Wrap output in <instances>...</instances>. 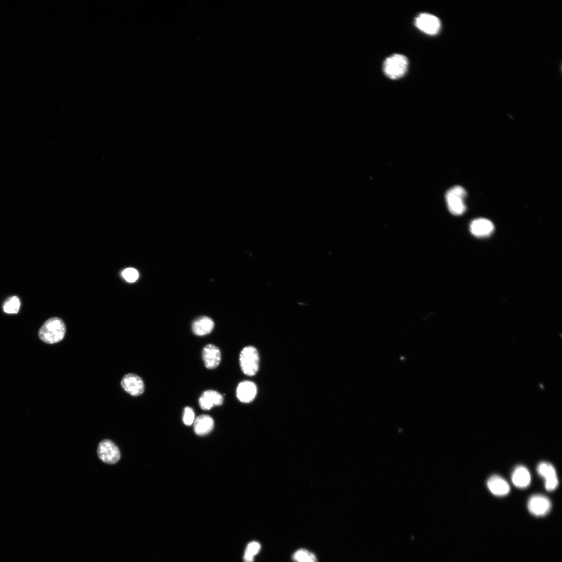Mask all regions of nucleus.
Masks as SVG:
<instances>
[{
    "label": "nucleus",
    "instance_id": "obj_23",
    "mask_svg": "<svg viewBox=\"0 0 562 562\" xmlns=\"http://www.w3.org/2000/svg\"><path fill=\"white\" fill-rule=\"evenodd\" d=\"M244 559L245 562H253V561H254V556L245 553Z\"/></svg>",
    "mask_w": 562,
    "mask_h": 562
},
{
    "label": "nucleus",
    "instance_id": "obj_17",
    "mask_svg": "<svg viewBox=\"0 0 562 562\" xmlns=\"http://www.w3.org/2000/svg\"><path fill=\"white\" fill-rule=\"evenodd\" d=\"M214 427V421L210 416L202 415L197 417L194 423L195 433L198 435L203 436L209 433Z\"/></svg>",
    "mask_w": 562,
    "mask_h": 562
},
{
    "label": "nucleus",
    "instance_id": "obj_8",
    "mask_svg": "<svg viewBox=\"0 0 562 562\" xmlns=\"http://www.w3.org/2000/svg\"><path fill=\"white\" fill-rule=\"evenodd\" d=\"M552 504L549 498L542 495L531 496L528 502L529 512L536 516H543L549 513Z\"/></svg>",
    "mask_w": 562,
    "mask_h": 562
},
{
    "label": "nucleus",
    "instance_id": "obj_6",
    "mask_svg": "<svg viewBox=\"0 0 562 562\" xmlns=\"http://www.w3.org/2000/svg\"><path fill=\"white\" fill-rule=\"evenodd\" d=\"M415 25L422 32L432 36L437 34L441 27L438 18L426 13L419 14L415 19Z\"/></svg>",
    "mask_w": 562,
    "mask_h": 562
},
{
    "label": "nucleus",
    "instance_id": "obj_9",
    "mask_svg": "<svg viewBox=\"0 0 562 562\" xmlns=\"http://www.w3.org/2000/svg\"><path fill=\"white\" fill-rule=\"evenodd\" d=\"M121 386L126 392L133 396L142 395L145 390L142 378L135 374L125 375L122 379Z\"/></svg>",
    "mask_w": 562,
    "mask_h": 562
},
{
    "label": "nucleus",
    "instance_id": "obj_22",
    "mask_svg": "<svg viewBox=\"0 0 562 562\" xmlns=\"http://www.w3.org/2000/svg\"><path fill=\"white\" fill-rule=\"evenodd\" d=\"M260 549V544L258 542H253L248 545L245 553L254 556L259 552Z\"/></svg>",
    "mask_w": 562,
    "mask_h": 562
},
{
    "label": "nucleus",
    "instance_id": "obj_12",
    "mask_svg": "<svg viewBox=\"0 0 562 562\" xmlns=\"http://www.w3.org/2000/svg\"><path fill=\"white\" fill-rule=\"evenodd\" d=\"M487 485L492 494L499 497L508 495L511 490L509 483L497 475L491 476L487 481Z\"/></svg>",
    "mask_w": 562,
    "mask_h": 562
},
{
    "label": "nucleus",
    "instance_id": "obj_13",
    "mask_svg": "<svg viewBox=\"0 0 562 562\" xmlns=\"http://www.w3.org/2000/svg\"><path fill=\"white\" fill-rule=\"evenodd\" d=\"M257 393L256 384L250 381H244L238 385L236 390V396L239 400L248 403L254 400Z\"/></svg>",
    "mask_w": 562,
    "mask_h": 562
},
{
    "label": "nucleus",
    "instance_id": "obj_3",
    "mask_svg": "<svg viewBox=\"0 0 562 562\" xmlns=\"http://www.w3.org/2000/svg\"><path fill=\"white\" fill-rule=\"evenodd\" d=\"M467 191L461 186H455L450 189L446 194V200L450 213L455 216H460L465 213L467 207L465 200Z\"/></svg>",
    "mask_w": 562,
    "mask_h": 562
},
{
    "label": "nucleus",
    "instance_id": "obj_24",
    "mask_svg": "<svg viewBox=\"0 0 562 562\" xmlns=\"http://www.w3.org/2000/svg\"><path fill=\"white\" fill-rule=\"evenodd\" d=\"M305 562H317V559L314 554L311 553L310 556Z\"/></svg>",
    "mask_w": 562,
    "mask_h": 562
},
{
    "label": "nucleus",
    "instance_id": "obj_11",
    "mask_svg": "<svg viewBox=\"0 0 562 562\" xmlns=\"http://www.w3.org/2000/svg\"><path fill=\"white\" fill-rule=\"evenodd\" d=\"M495 226L493 222L485 218H478L470 224L471 233L477 237H486L493 233Z\"/></svg>",
    "mask_w": 562,
    "mask_h": 562
},
{
    "label": "nucleus",
    "instance_id": "obj_4",
    "mask_svg": "<svg viewBox=\"0 0 562 562\" xmlns=\"http://www.w3.org/2000/svg\"><path fill=\"white\" fill-rule=\"evenodd\" d=\"M240 363L245 375L250 376L256 375L259 368V355L257 349L253 346L245 347L240 354Z\"/></svg>",
    "mask_w": 562,
    "mask_h": 562
},
{
    "label": "nucleus",
    "instance_id": "obj_15",
    "mask_svg": "<svg viewBox=\"0 0 562 562\" xmlns=\"http://www.w3.org/2000/svg\"><path fill=\"white\" fill-rule=\"evenodd\" d=\"M512 481L517 488L524 489L528 487L531 483V475L528 469L523 466L516 467L512 473Z\"/></svg>",
    "mask_w": 562,
    "mask_h": 562
},
{
    "label": "nucleus",
    "instance_id": "obj_18",
    "mask_svg": "<svg viewBox=\"0 0 562 562\" xmlns=\"http://www.w3.org/2000/svg\"><path fill=\"white\" fill-rule=\"evenodd\" d=\"M21 306V302L18 297L14 296L9 298L3 306L4 311L7 314H17Z\"/></svg>",
    "mask_w": 562,
    "mask_h": 562
},
{
    "label": "nucleus",
    "instance_id": "obj_21",
    "mask_svg": "<svg viewBox=\"0 0 562 562\" xmlns=\"http://www.w3.org/2000/svg\"><path fill=\"white\" fill-rule=\"evenodd\" d=\"M310 554L306 550H300L294 554L293 559L296 562H304L308 558Z\"/></svg>",
    "mask_w": 562,
    "mask_h": 562
},
{
    "label": "nucleus",
    "instance_id": "obj_5",
    "mask_svg": "<svg viewBox=\"0 0 562 562\" xmlns=\"http://www.w3.org/2000/svg\"><path fill=\"white\" fill-rule=\"evenodd\" d=\"M97 454L102 461L108 465H114L120 458L118 447L109 440H105L100 443L97 448Z\"/></svg>",
    "mask_w": 562,
    "mask_h": 562
},
{
    "label": "nucleus",
    "instance_id": "obj_2",
    "mask_svg": "<svg viewBox=\"0 0 562 562\" xmlns=\"http://www.w3.org/2000/svg\"><path fill=\"white\" fill-rule=\"evenodd\" d=\"M408 65L409 61L406 56L400 54H395L389 56L384 61V73L391 79H397L405 74Z\"/></svg>",
    "mask_w": 562,
    "mask_h": 562
},
{
    "label": "nucleus",
    "instance_id": "obj_19",
    "mask_svg": "<svg viewBox=\"0 0 562 562\" xmlns=\"http://www.w3.org/2000/svg\"><path fill=\"white\" fill-rule=\"evenodd\" d=\"M123 278L128 283H133L138 279L139 273L134 268L125 269L122 273Z\"/></svg>",
    "mask_w": 562,
    "mask_h": 562
},
{
    "label": "nucleus",
    "instance_id": "obj_16",
    "mask_svg": "<svg viewBox=\"0 0 562 562\" xmlns=\"http://www.w3.org/2000/svg\"><path fill=\"white\" fill-rule=\"evenodd\" d=\"M215 327L212 319L203 316L196 319L192 323V331L198 336H204L212 332Z\"/></svg>",
    "mask_w": 562,
    "mask_h": 562
},
{
    "label": "nucleus",
    "instance_id": "obj_10",
    "mask_svg": "<svg viewBox=\"0 0 562 562\" xmlns=\"http://www.w3.org/2000/svg\"><path fill=\"white\" fill-rule=\"evenodd\" d=\"M203 359L205 367L210 370L218 367L221 360V354L219 348L213 344L206 345L203 350Z\"/></svg>",
    "mask_w": 562,
    "mask_h": 562
},
{
    "label": "nucleus",
    "instance_id": "obj_7",
    "mask_svg": "<svg viewBox=\"0 0 562 562\" xmlns=\"http://www.w3.org/2000/svg\"><path fill=\"white\" fill-rule=\"evenodd\" d=\"M537 472L544 478L545 489L549 491L555 490L558 486L559 481L556 471L551 463L540 462L537 467Z\"/></svg>",
    "mask_w": 562,
    "mask_h": 562
},
{
    "label": "nucleus",
    "instance_id": "obj_14",
    "mask_svg": "<svg viewBox=\"0 0 562 562\" xmlns=\"http://www.w3.org/2000/svg\"><path fill=\"white\" fill-rule=\"evenodd\" d=\"M223 397L218 392L215 390L205 391L199 400L201 408L204 410H209L215 406H220L223 402Z\"/></svg>",
    "mask_w": 562,
    "mask_h": 562
},
{
    "label": "nucleus",
    "instance_id": "obj_1",
    "mask_svg": "<svg viewBox=\"0 0 562 562\" xmlns=\"http://www.w3.org/2000/svg\"><path fill=\"white\" fill-rule=\"evenodd\" d=\"M66 328L64 321L53 317L47 320L39 331V337L44 342L53 344L61 341L65 336Z\"/></svg>",
    "mask_w": 562,
    "mask_h": 562
},
{
    "label": "nucleus",
    "instance_id": "obj_20",
    "mask_svg": "<svg viewBox=\"0 0 562 562\" xmlns=\"http://www.w3.org/2000/svg\"><path fill=\"white\" fill-rule=\"evenodd\" d=\"M183 420H184V424L187 426H191L194 423L195 414L194 411L191 407H186L185 409Z\"/></svg>",
    "mask_w": 562,
    "mask_h": 562
}]
</instances>
